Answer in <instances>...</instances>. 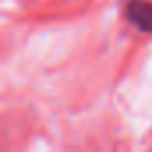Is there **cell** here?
<instances>
[{
	"label": "cell",
	"instance_id": "1",
	"mask_svg": "<svg viewBox=\"0 0 152 152\" xmlns=\"http://www.w3.org/2000/svg\"><path fill=\"white\" fill-rule=\"evenodd\" d=\"M127 20L141 32H152V4L147 0H131L125 6Z\"/></svg>",
	"mask_w": 152,
	"mask_h": 152
}]
</instances>
